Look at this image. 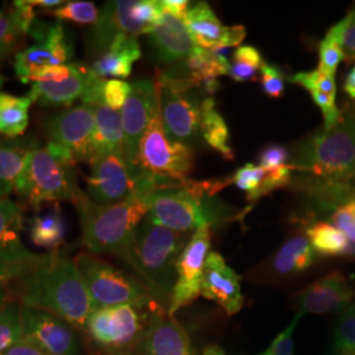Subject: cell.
I'll use <instances>...</instances> for the list:
<instances>
[{"mask_svg":"<svg viewBox=\"0 0 355 355\" xmlns=\"http://www.w3.org/2000/svg\"><path fill=\"white\" fill-rule=\"evenodd\" d=\"M19 304L62 318L78 330H85L95 306L76 259L58 250L44 254L36 266L10 287Z\"/></svg>","mask_w":355,"mask_h":355,"instance_id":"6da1fadb","label":"cell"},{"mask_svg":"<svg viewBox=\"0 0 355 355\" xmlns=\"http://www.w3.org/2000/svg\"><path fill=\"white\" fill-rule=\"evenodd\" d=\"M292 171L311 175V190L349 196L355 177V114H343L336 127L324 128L297 142L290 158Z\"/></svg>","mask_w":355,"mask_h":355,"instance_id":"7a4b0ae2","label":"cell"},{"mask_svg":"<svg viewBox=\"0 0 355 355\" xmlns=\"http://www.w3.org/2000/svg\"><path fill=\"white\" fill-rule=\"evenodd\" d=\"M71 202L79 216L82 241L89 253L116 255L129 265L136 230L149 214L146 198L133 193L120 203L99 205L79 189Z\"/></svg>","mask_w":355,"mask_h":355,"instance_id":"3957f363","label":"cell"},{"mask_svg":"<svg viewBox=\"0 0 355 355\" xmlns=\"http://www.w3.org/2000/svg\"><path fill=\"white\" fill-rule=\"evenodd\" d=\"M227 180L189 182L180 187L154 191L146 198L148 220L165 228L190 233L209 228L227 217L225 207L215 199V193L230 184Z\"/></svg>","mask_w":355,"mask_h":355,"instance_id":"277c9868","label":"cell"},{"mask_svg":"<svg viewBox=\"0 0 355 355\" xmlns=\"http://www.w3.org/2000/svg\"><path fill=\"white\" fill-rule=\"evenodd\" d=\"M191 237V233L153 224L148 218L136 230L128 266L136 271L158 303L171 302L177 282L178 258Z\"/></svg>","mask_w":355,"mask_h":355,"instance_id":"5b68a950","label":"cell"},{"mask_svg":"<svg viewBox=\"0 0 355 355\" xmlns=\"http://www.w3.org/2000/svg\"><path fill=\"white\" fill-rule=\"evenodd\" d=\"M192 166L190 148L166 136L158 110L141 140L137 175L149 179L154 191L180 187L189 182Z\"/></svg>","mask_w":355,"mask_h":355,"instance_id":"8992f818","label":"cell"},{"mask_svg":"<svg viewBox=\"0 0 355 355\" xmlns=\"http://www.w3.org/2000/svg\"><path fill=\"white\" fill-rule=\"evenodd\" d=\"M159 112L166 136L190 148L202 135L203 102L198 86L167 70L157 76Z\"/></svg>","mask_w":355,"mask_h":355,"instance_id":"52a82bcc","label":"cell"},{"mask_svg":"<svg viewBox=\"0 0 355 355\" xmlns=\"http://www.w3.org/2000/svg\"><path fill=\"white\" fill-rule=\"evenodd\" d=\"M76 263L87 286L95 309L124 304L142 309L159 308V303L141 280L129 277L94 254H78Z\"/></svg>","mask_w":355,"mask_h":355,"instance_id":"ba28073f","label":"cell"},{"mask_svg":"<svg viewBox=\"0 0 355 355\" xmlns=\"http://www.w3.org/2000/svg\"><path fill=\"white\" fill-rule=\"evenodd\" d=\"M78 190L74 167L57 161L46 146L36 145L26 158L13 192L38 209L44 203L71 202Z\"/></svg>","mask_w":355,"mask_h":355,"instance_id":"9c48e42d","label":"cell"},{"mask_svg":"<svg viewBox=\"0 0 355 355\" xmlns=\"http://www.w3.org/2000/svg\"><path fill=\"white\" fill-rule=\"evenodd\" d=\"M152 312L153 309L145 312L142 308L128 304L98 308L89 315L83 331L105 355L124 354L132 352L140 341Z\"/></svg>","mask_w":355,"mask_h":355,"instance_id":"30bf717a","label":"cell"},{"mask_svg":"<svg viewBox=\"0 0 355 355\" xmlns=\"http://www.w3.org/2000/svg\"><path fill=\"white\" fill-rule=\"evenodd\" d=\"M29 35L36 44L15 54L13 69L21 83H31L40 71L70 64L74 49L61 23L48 24L36 20Z\"/></svg>","mask_w":355,"mask_h":355,"instance_id":"8fae6325","label":"cell"},{"mask_svg":"<svg viewBox=\"0 0 355 355\" xmlns=\"http://www.w3.org/2000/svg\"><path fill=\"white\" fill-rule=\"evenodd\" d=\"M132 89L124 108L121 121L124 130V155L133 177L137 175V159L140 144L155 112L159 110L158 89L155 80L141 78L130 83Z\"/></svg>","mask_w":355,"mask_h":355,"instance_id":"7c38bea8","label":"cell"},{"mask_svg":"<svg viewBox=\"0 0 355 355\" xmlns=\"http://www.w3.org/2000/svg\"><path fill=\"white\" fill-rule=\"evenodd\" d=\"M86 177L89 198L99 205L120 203L137 192L139 180L133 177L123 153L98 157L89 162Z\"/></svg>","mask_w":355,"mask_h":355,"instance_id":"4fadbf2b","label":"cell"},{"mask_svg":"<svg viewBox=\"0 0 355 355\" xmlns=\"http://www.w3.org/2000/svg\"><path fill=\"white\" fill-rule=\"evenodd\" d=\"M95 110L86 104L53 114L45 123V133L51 142L70 150L76 162L89 164L94 158Z\"/></svg>","mask_w":355,"mask_h":355,"instance_id":"5bb4252c","label":"cell"},{"mask_svg":"<svg viewBox=\"0 0 355 355\" xmlns=\"http://www.w3.org/2000/svg\"><path fill=\"white\" fill-rule=\"evenodd\" d=\"M89 80V67L83 64L49 67L33 76L28 96L32 102L44 105H71L85 96Z\"/></svg>","mask_w":355,"mask_h":355,"instance_id":"9a60e30c","label":"cell"},{"mask_svg":"<svg viewBox=\"0 0 355 355\" xmlns=\"http://www.w3.org/2000/svg\"><path fill=\"white\" fill-rule=\"evenodd\" d=\"M211 248L209 228L193 232L177 262V282L171 295L167 315L174 316L178 309L191 304L202 295L204 265Z\"/></svg>","mask_w":355,"mask_h":355,"instance_id":"2e32d148","label":"cell"},{"mask_svg":"<svg viewBox=\"0 0 355 355\" xmlns=\"http://www.w3.org/2000/svg\"><path fill=\"white\" fill-rule=\"evenodd\" d=\"M23 338L51 355H80V343L70 324L51 313L21 305Z\"/></svg>","mask_w":355,"mask_h":355,"instance_id":"e0dca14e","label":"cell"},{"mask_svg":"<svg viewBox=\"0 0 355 355\" xmlns=\"http://www.w3.org/2000/svg\"><path fill=\"white\" fill-rule=\"evenodd\" d=\"M133 6L135 0H116L104 4L87 37V49L92 55L101 57L120 36L137 38L140 35H150L149 29L135 17Z\"/></svg>","mask_w":355,"mask_h":355,"instance_id":"ac0fdd59","label":"cell"},{"mask_svg":"<svg viewBox=\"0 0 355 355\" xmlns=\"http://www.w3.org/2000/svg\"><path fill=\"white\" fill-rule=\"evenodd\" d=\"M132 352L135 355H193L189 333L161 308L153 311L144 336Z\"/></svg>","mask_w":355,"mask_h":355,"instance_id":"d6986e66","label":"cell"},{"mask_svg":"<svg viewBox=\"0 0 355 355\" xmlns=\"http://www.w3.org/2000/svg\"><path fill=\"white\" fill-rule=\"evenodd\" d=\"M354 288L341 272H333L309 284L296 297V306L302 315H325L343 311L352 304Z\"/></svg>","mask_w":355,"mask_h":355,"instance_id":"ffe728a7","label":"cell"},{"mask_svg":"<svg viewBox=\"0 0 355 355\" xmlns=\"http://www.w3.org/2000/svg\"><path fill=\"white\" fill-rule=\"evenodd\" d=\"M202 295L220 305L229 316L236 315L243 306L240 277L216 252L208 254L204 265Z\"/></svg>","mask_w":355,"mask_h":355,"instance_id":"44dd1931","label":"cell"},{"mask_svg":"<svg viewBox=\"0 0 355 355\" xmlns=\"http://www.w3.org/2000/svg\"><path fill=\"white\" fill-rule=\"evenodd\" d=\"M153 48L164 64L183 62L198 48L183 19L164 11L150 33Z\"/></svg>","mask_w":355,"mask_h":355,"instance_id":"7402d4cb","label":"cell"},{"mask_svg":"<svg viewBox=\"0 0 355 355\" xmlns=\"http://www.w3.org/2000/svg\"><path fill=\"white\" fill-rule=\"evenodd\" d=\"M140 58L141 48L137 38L120 36L114 40L108 51L98 57L89 71L101 79H125L130 76L135 62Z\"/></svg>","mask_w":355,"mask_h":355,"instance_id":"603a6c76","label":"cell"},{"mask_svg":"<svg viewBox=\"0 0 355 355\" xmlns=\"http://www.w3.org/2000/svg\"><path fill=\"white\" fill-rule=\"evenodd\" d=\"M36 145L37 142L32 139H0V199L15 191L26 158Z\"/></svg>","mask_w":355,"mask_h":355,"instance_id":"cb8c5ba5","label":"cell"},{"mask_svg":"<svg viewBox=\"0 0 355 355\" xmlns=\"http://www.w3.org/2000/svg\"><path fill=\"white\" fill-rule=\"evenodd\" d=\"M184 23L191 37L193 38L199 48L205 51L220 48L223 38L225 36L227 26L220 23L212 8L205 1L198 3L189 10L184 17Z\"/></svg>","mask_w":355,"mask_h":355,"instance_id":"d4e9b609","label":"cell"},{"mask_svg":"<svg viewBox=\"0 0 355 355\" xmlns=\"http://www.w3.org/2000/svg\"><path fill=\"white\" fill-rule=\"evenodd\" d=\"M95 132H94V158L112 153L124 154V130L121 112L112 111L107 105L94 107Z\"/></svg>","mask_w":355,"mask_h":355,"instance_id":"484cf974","label":"cell"},{"mask_svg":"<svg viewBox=\"0 0 355 355\" xmlns=\"http://www.w3.org/2000/svg\"><path fill=\"white\" fill-rule=\"evenodd\" d=\"M29 236L32 242L51 252H57L64 243L66 236V224L61 207L53 203L51 209L40 212L29 221Z\"/></svg>","mask_w":355,"mask_h":355,"instance_id":"4316f807","label":"cell"},{"mask_svg":"<svg viewBox=\"0 0 355 355\" xmlns=\"http://www.w3.org/2000/svg\"><path fill=\"white\" fill-rule=\"evenodd\" d=\"M315 262V250L303 234H296L283 243L272 261V271L282 277L299 274Z\"/></svg>","mask_w":355,"mask_h":355,"instance_id":"83f0119b","label":"cell"},{"mask_svg":"<svg viewBox=\"0 0 355 355\" xmlns=\"http://www.w3.org/2000/svg\"><path fill=\"white\" fill-rule=\"evenodd\" d=\"M31 98L15 96L0 91V135L16 139L26 132L29 124Z\"/></svg>","mask_w":355,"mask_h":355,"instance_id":"f1b7e54d","label":"cell"},{"mask_svg":"<svg viewBox=\"0 0 355 355\" xmlns=\"http://www.w3.org/2000/svg\"><path fill=\"white\" fill-rule=\"evenodd\" d=\"M306 239L311 242L315 252L322 255H355V243L350 241L343 232L333 224L318 221L309 225Z\"/></svg>","mask_w":355,"mask_h":355,"instance_id":"f546056e","label":"cell"},{"mask_svg":"<svg viewBox=\"0 0 355 355\" xmlns=\"http://www.w3.org/2000/svg\"><path fill=\"white\" fill-rule=\"evenodd\" d=\"M202 136L204 141L225 159H233L234 153L229 145V129L223 116L216 110L212 96H207L203 102Z\"/></svg>","mask_w":355,"mask_h":355,"instance_id":"4dcf8cb0","label":"cell"},{"mask_svg":"<svg viewBox=\"0 0 355 355\" xmlns=\"http://www.w3.org/2000/svg\"><path fill=\"white\" fill-rule=\"evenodd\" d=\"M42 257L44 254L31 253L24 245L0 249V287H8L13 282L24 277Z\"/></svg>","mask_w":355,"mask_h":355,"instance_id":"1f68e13d","label":"cell"},{"mask_svg":"<svg viewBox=\"0 0 355 355\" xmlns=\"http://www.w3.org/2000/svg\"><path fill=\"white\" fill-rule=\"evenodd\" d=\"M23 209L8 198L0 199V249L23 245Z\"/></svg>","mask_w":355,"mask_h":355,"instance_id":"d6a6232c","label":"cell"},{"mask_svg":"<svg viewBox=\"0 0 355 355\" xmlns=\"http://www.w3.org/2000/svg\"><path fill=\"white\" fill-rule=\"evenodd\" d=\"M267 173L261 166L246 164L240 167L234 175L230 178V182L246 192L249 202H257L259 198L266 193Z\"/></svg>","mask_w":355,"mask_h":355,"instance_id":"836d02e7","label":"cell"},{"mask_svg":"<svg viewBox=\"0 0 355 355\" xmlns=\"http://www.w3.org/2000/svg\"><path fill=\"white\" fill-rule=\"evenodd\" d=\"M26 35L17 23L16 17L10 10L0 11V64H3L13 53H19L20 44Z\"/></svg>","mask_w":355,"mask_h":355,"instance_id":"e575fe53","label":"cell"},{"mask_svg":"<svg viewBox=\"0 0 355 355\" xmlns=\"http://www.w3.org/2000/svg\"><path fill=\"white\" fill-rule=\"evenodd\" d=\"M45 13L54 16L58 20L71 21L79 26H89V24L94 26L101 16L96 6L92 1H85V0L64 1L61 7L45 11Z\"/></svg>","mask_w":355,"mask_h":355,"instance_id":"d590c367","label":"cell"},{"mask_svg":"<svg viewBox=\"0 0 355 355\" xmlns=\"http://www.w3.org/2000/svg\"><path fill=\"white\" fill-rule=\"evenodd\" d=\"M21 338V305L12 300L0 313V354H3Z\"/></svg>","mask_w":355,"mask_h":355,"instance_id":"8d00e7d4","label":"cell"},{"mask_svg":"<svg viewBox=\"0 0 355 355\" xmlns=\"http://www.w3.org/2000/svg\"><path fill=\"white\" fill-rule=\"evenodd\" d=\"M336 349L340 355H355V303L343 309L336 327Z\"/></svg>","mask_w":355,"mask_h":355,"instance_id":"74e56055","label":"cell"},{"mask_svg":"<svg viewBox=\"0 0 355 355\" xmlns=\"http://www.w3.org/2000/svg\"><path fill=\"white\" fill-rule=\"evenodd\" d=\"M327 36L340 44L347 60L355 61V7L341 21L330 28Z\"/></svg>","mask_w":355,"mask_h":355,"instance_id":"f35d334b","label":"cell"},{"mask_svg":"<svg viewBox=\"0 0 355 355\" xmlns=\"http://www.w3.org/2000/svg\"><path fill=\"white\" fill-rule=\"evenodd\" d=\"M318 55H320L318 71L324 76H336V71L345 58V53L343 48L340 46V44L336 42L333 38L325 36V38L320 42Z\"/></svg>","mask_w":355,"mask_h":355,"instance_id":"ab89813d","label":"cell"},{"mask_svg":"<svg viewBox=\"0 0 355 355\" xmlns=\"http://www.w3.org/2000/svg\"><path fill=\"white\" fill-rule=\"evenodd\" d=\"M292 83L302 86L303 89L311 91H320L330 96L337 95V85L336 76H324L318 70L309 71V73H297L291 76Z\"/></svg>","mask_w":355,"mask_h":355,"instance_id":"60d3db41","label":"cell"},{"mask_svg":"<svg viewBox=\"0 0 355 355\" xmlns=\"http://www.w3.org/2000/svg\"><path fill=\"white\" fill-rule=\"evenodd\" d=\"M130 83L121 79H108L104 82V89H103V98H104V104L112 110L121 112L124 108L128 96L130 94Z\"/></svg>","mask_w":355,"mask_h":355,"instance_id":"b9f144b4","label":"cell"},{"mask_svg":"<svg viewBox=\"0 0 355 355\" xmlns=\"http://www.w3.org/2000/svg\"><path fill=\"white\" fill-rule=\"evenodd\" d=\"M333 225L355 243V191L349 200L337 207L331 216Z\"/></svg>","mask_w":355,"mask_h":355,"instance_id":"7bdbcfd3","label":"cell"},{"mask_svg":"<svg viewBox=\"0 0 355 355\" xmlns=\"http://www.w3.org/2000/svg\"><path fill=\"white\" fill-rule=\"evenodd\" d=\"M261 86L263 92L267 96L278 99L286 89V80H284V74L282 73L279 67L275 64H267L263 62L261 67Z\"/></svg>","mask_w":355,"mask_h":355,"instance_id":"ee69618b","label":"cell"},{"mask_svg":"<svg viewBox=\"0 0 355 355\" xmlns=\"http://www.w3.org/2000/svg\"><path fill=\"white\" fill-rule=\"evenodd\" d=\"M266 173H277L290 166V153L277 144L267 145L259 154V165Z\"/></svg>","mask_w":355,"mask_h":355,"instance_id":"f6af8a7d","label":"cell"},{"mask_svg":"<svg viewBox=\"0 0 355 355\" xmlns=\"http://www.w3.org/2000/svg\"><path fill=\"white\" fill-rule=\"evenodd\" d=\"M302 318L303 315L297 312V315L292 318L291 324L280 333L263 353L258 355H293L295 352L293 333Z\"/></svg>","mask_w":355,"mask_h":355,"instance_id":"bcb514c9","label":"cell"},{"mask_svg":"<svg viewBox=\"0 0 355 355\" xmlns=\"http://www.w3.org/2000/svg\"><path fill=\"white\" fill-rule=\"evenodd\" d=\"M311 96L315 104L321 110L324 116V129L328 130L338 124L343 117V112L336 104V96H330L320 91H311Z\"/></svg>","mask_w":355,"mask_h":355,"instance_id":"7dc6e473","label":"cell"},{"mask_svg":"<svg viewBox=\"0 0 355 355\" xmlns=\"http://www.w3.org/2000/svg\"><path fill=\"white\" fill-rule=\"evenodd\" d=\"M233 61H239V62H243V64H252L254 67L259 69L263 64V60L259 51L254 46L250 45H241L239 46L234 54H233Z\"/></svg>","mask_w":355,"mask_h":355,"instance_id":"c3c4849f","label":"cell"},{"mask_svg":"<svg viewBox=\"0 0 355 355\" xmlns=\"http://www.w3.org/2000/svg\"><path fill=\"white\" fill-rule=\"evenodd\" d=\"M258 73H261V70L254 67L252 64L233 61L230 64L229 76H232L236 82H250V80H255L258 78Z\"/></svg>","mask_w":355,"mask_h":355,"instance_id":"681fc988","label":"cell"},{"mask_svg":"<svg viewBox=\"0 0 355 355\" xmlns=\"http://www.w3.org/2000/svg\"><path fill=\"white\" fill-rule=\"evenodd\" d=\"M3 355H51L42 350L36 343H31L26 338H21L20 341L12 345L10 349H7Z\"/></svg>","mask_w":355,"mask_h":355,"instance_id":"f907efd6","label":"cell"},{"mask_svg":"<svg viewBox=\"0 0 355 355\" xmlns=\"http://www.w3.org/2000/svg\"><path fill=\"white\" fill-rule=\"evenodd\" d=\"M246 31L243 26H227L225 36L223 38V42L220 48H233V46H241V42L245 40ZM218 48V49H220Z\"/></svg>","mask_w":355,"mask_h":355,"instance_id":"816d5d0a","label":"cell"},{"mask_svg":"<svg viewBox=\"0 0 355 355\" xmlns=\"http://www.w3.org/2000/svg\"><path fill=\"white\" fill-rule=\"evenodd\" d=\"M161 4L164 11L180 17L183 20L190 10V1L187 0H162Z\"/></svg>","mask_w":355,"mask_h":355,"instance_id":"f5cc1de1","label":"cell"},{"mask_svg":"<svg viewBox=\"0 0 355 355\" xmlns=\"http://www.w3.org/2000/svg\"><path fill=\"white\" fill-rule=\"evenodd\" d=\"M343 89H345V92H346L353 101H355V64L354 67L350 70V73L346 76V79H345Z\"/></svg>","mask_w":355,"mask_h":355,"instance_id":"db71d44e","label":"cell"},{"mask_svg":"<svg viewBox=\"0 0 355 355\" xmlns=\"http://www.w3.org/2000/svg\"><path fill=\"white\" fill-rule=\"evenodd\" d=\"M12 300V293L10 290V286L8 287H0V313Z\"/></svg>","mask_w":355,"mask_h":355,"instance_id":"11a10c76","label":"cell"},{"mask_svg":"<svg viewBox=\"0 0 355 355\" xmlns=\"http://www.w3.org/2000/svg\"><path fill=\"white\" fill-rule=\"evenodd\" d=\"M203 355H227L218 346L212 345V346H208L205 350H204Z\"/></svg>","mask_w":355,"mask_h":355,"instance_id":"9f6ffc18","label":"cell"},{"mask_svg":"<svg viewBox=\"0 0 355 355\" xmlns=\"http://www.w3.org/2000/svg\"><path fill=\"white\" fill-rule=\"evenodd\" d=\"M6 80H7V78H6V76H1V74H0V89H1V87H3V86H4V83H6Z\"/></svg>","mask_w":355,"mask_h":355,"instance_id":"6f0895ef","label":"cell"},{"mask_svg":"<svg viewBox=\"0 0 355 355\" xmlns=\"http://www.w3.org/2000/svg\"><path fill=\"white\" fill-rule=\"evenodd\" d=\"M117 355H135V354H133V352H128V353H124V354H117Z\"/></svg>","mask_w":355,"mask_h":355,"instance_id":"680465c9","label":"cell"}]
</instances>
